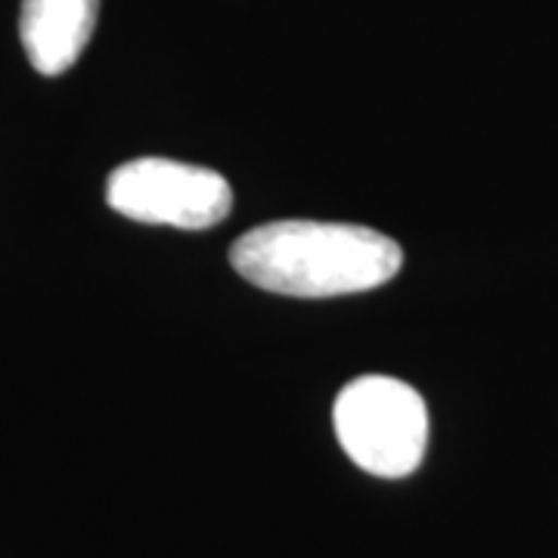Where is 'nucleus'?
I'll list each match as a JSON object with an SVG mask.
<instances>
[{"mask_svg":"<svg viewBox=\"0 0 558 558\" xmlns=\"http://www.w3.org/2000/svg\"><path fill=\"white\" fill-rule=\"evenodd\" d=\"M242 279L289 299H339L379 289L403 267L391 236L360 223L277 220L264 223L230 248Z\"/></svg>","mask_w":558,"mask_h":558,"instance_id":"1","label":"nucleus"},{"mask_svg":"<svg viewBox=\"0 0 558 558\" xmlns=\"http://www.w3.org/2000/svg\"><path fill=\"white\" fill-rule=\"evenodd\" d=\"M332 422L341 450L376 478L413 475L428 450V407L413 385L391 376L348 381Z\"/></svg>","mask_w":558,"mask_h":558,"instance_id":"2","label":"nucleus"},{"mask_svg":"<svg viewBox=\"0 0 558 558\" xmlns=\"http://www.w3.org/2000/svg\"><path fill=\"white\" fill-rule=\"evenodd\" d=\"M100 0H22L20 35L40 75L69 72L94 38Z\"/></svg>","mask_w":558,"mask_h":558,"instance_id":"4","label":"nucleus"},{"mask_svg":"<svg viewBox=\"0 0 558 558\" xmlns=\"http://www.w3.org/2000/svg\"><path fill=\"white\" fill-rule=\"evenodd\" d=\"M106 202L140 223L208 230L230 215L233 190L211 168L146 156L124 161L109 174Z\"/></svg>","mask_w":558,"mask_h":558,"instance_id":"3","label":"nucleus"}]
</instances>
